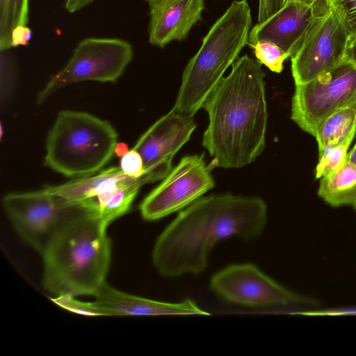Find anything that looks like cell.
Here are the masks:
<instances>
[{
  "label": "cell",
  "instance_id": "cell-20",
  "mask_svg": "<svg viewBox=\"0 0 356 356\" xmlns=\"http://www.w3.org/2000/svg\"><path fill=\"white\" fill-rule=\"evenodd\" d=\"M355 136V134H353L344 141L328 146L318 153L319 159L315 168V179H321L345 164L348 149Z\"/></svg>",
  "mask_w": 356,
  "mask_h": 356
},
{
  "label": "cell",
  "instance_id": "cell-4",
  "mask_svg": "<svg viewBox=\"0 0 356 356\" xmlns=\"http://www.w3.org/2000/svg\"><path fill=\"white\" fill-rule=\"evenodd\" d=\"M252 16L246 0H234L204 36L182 74L175 112L193 115L248 44Z\"/></svg>",
  "mask_w": 356,
  "mask_h": 356
},
{
  "label": "cell",
  "instance_id": "cell-26",
  "mask_svg": "<svg viewBox=\"0 0 356 356\" xmlns=\"http://www.w3.org/2000/svg\"><path fill=\"white\" fill-rule=\"evenodd\" d=\"M286 0H259L257 23L264 22L279 11Z\"/></svg>",
  "mask_w": 356,
  "mask_h": 356
},
{
  "label": "cell",
  "instance_id": "cell-7",
  "mask_svg": "<svg viewBox=\"0 0 356 356\" xmlns=\"http://www.w3.org/2000/svg\"><path fill=\"white\" fill-rule=\"evenodd\" d=\"M134 57V49L120 38H87L77 44L67 64L53 75L37 97L42 104L60 88L75 83L115 82Z\"/></svg>",
  "mask_w": 356,
  "mask_h": 356
},
{
  "label": "cell",
  "instance_id": "cell-23",
  "mask_svg": "<svg viewBox=\"0 0 356 356\" xmlns=\"http://www.w3.org/2000/svg\"><path fill=\"white\" fill-rule=\"evenodd\" d=\"M350 34L356 33V0H330Z\"/></svg>",
  "mask_w": 356,
  "mask_h": 356
},
{
  "label": "cell",
  "instance_id": "cell-6",
  "mask_svg": "<svg viewBox=\"0 0 356 356\" xmlns=\"http://www.w3.org/2000/svg\"><path fill=\"white\" fill-rule=\"evenodd\" d=\"M3 206L18 235L41 254L68 224L90 213L83 207L44 189L8 193Z\"/></svg>",
  "mask_w": 356,
  "mask_h": 356
},
{
  "label": "cell",
  "instance_id": "cell-16",
  "mask_svg": "<svg viewBox=\"0 0 356 356\" xmlns=\"http://www.w3.org/2000/svg\"><path fill=\"white\" fill-rule=\"evenodd\" d=\"M93 296L95 316L209 315L191 300L176 303L149 300L118 291L106 282Z\"/></svg>",
  "mask_w": 356,
  "mask_h": 356
},
{
  "label": "cell",
  "instance_id": "cell-22",
  "mask_svg": "<svg viewBox=\"0 0 356 356\" xmlns=\"http://www.w3.org/2000/svg\"><path fill=\"white\" fill-rule=\"evenodd\" d=\"M1 99L6 100L15 84L16 67L9 49L0 50Z\"/></svg>",
  "mask_w": 356,
  "mask_h": 356
},
{
  "label": "cell",
  "instance_id": "cell-25",
  "mask_svg": "<svg viewBox=\"0 0 356 356\" xmlns=\"http://www.w3.org/2000/svg\"><path fill=\"white\" fill-rule=\"evenodd\" d=\"M293 315L306 316H356V306L334 307L327 309H308L293 311L290 312Z\"/></svg>",
  "mask_w": 356,
  "mask_h": 356
},
{
  "label": "cell",
  "instance_id": "cell-28",
  "mask_svg": "<svg viewBox=\"0 0 356 356\" xmlns=\"http://www.w3.org/2000/svg\"><path fill=\"white\" fill-rule=\"evenodd\" d=\"M95 0H66L65 8L68 13H74L90 5Z\"/></svg>",
  "mask_w": 356,
  "mask_h": 356
},
{
  "label": "cell",
  "instance_id": "cell-24",
  "mask_svg": "<svg viewBox=\"0 0 356 356\" xmlns=\"http://www.w3.org/2000/svg\"><path fill=\"white\" fill-rule=\"evenodd\" d=\"M119 167L124 174L134 178H139L146 173L143 159L134 148L122 155Z\"/></svg>",
  "mask_w": 356,
  "mask_h": 356
},
{
  "label": "cell",
  "instance_id": "cell-27",
  "mask_svg": "<svg viewBox=\"0 0 356 356\" xmlns=\"http://www.w3.org/2000/svg\"><path fill=\"white\" fill-rule=\"evenodd\" d=\"M32 36V31L28 25L19 26L12 32L11 47L27 46Z\"/></svg>",
  "mask_w": 356,
  "mask_h": 356
},
{
  "label": "cell",
  "instance_id": "cell-13",
  "mask_svg": "<svg viewBox=\"0 0 356 356\" xmlns=\"http://www.w3.org/2000/svg\"><path fill=\"white\" fill-rule=\"evenodd\" d=\"M331 8L327 0H319L313 4L286 3L276 13L251 28L247 44L252 47L259 41H270L280 47L291 58Z\"/></svg>",
  "mask_w": 356,
  "mask_h": 356
},
{
  "label": "cell",
  "instance_id": "cell-17",
  "mask_svg": "<svg viewBox=\"0 0 356 356\" xmlns=\"http://www.w3.org/2000/svg\"><path fill=\"white\" fill-rule=\"evenodd\" d=\"M318 196L332 207L356 208V166L346 160L337 170L321 178Z\"/></svg>",
  "mask_w": 356,
  "mask_h": 356
},
{
  "label": "cell",
  "instance_id": "cell-31",
  "mask_svg": "<svg viewBox=\"0 0 356 356\" xmlns=\"http://www.w3.org/2000/svg\"><path fill=\"white\" fill-rule=\"evenodd\" d=\"M319 0H286V3L291 2V1H297L306 4H313L314 3L318 1ZM330 1V0H327Z\"/></svg>",
  "mask_w": 356,
  "mask_h": 356
},
{
  "label": "cell",
  "instance_id": "cell-11",
  "mask_svg": "<svg viewBox=\"0 0 356 356\" xmlns=\"http://www.w3.org/2000/svg\"><path fill=\"white\" fill-rule=\"evenodd\" d=\"M144 179L152 182L146 173L139 178L124 174L120 167H111L97 175L44 188L86 208L89 213L108 225L123 214L124 204L120 193L124 186Z\"/></svg>",
  "mask_w": 356,
  "mask_h": 356
},
{
  "label": "cell",
  "instance_id": "cell-15",
  "mask_svg": "<svg viewBox=\"0 0 356 356\" xmlns=\"http://www.w3.org/2000/svg\"><path fill=\"white\" fill-rule=\"evenodd\" d=\"M149 7V42L164 48L186 38L202 19L205 0H146Z\"/></svg>",
  "mask_w": 356,
  "mask_h": 356
},
{
  "label": "cell",
  "instance_id": "cell-21",
  "mask_svg": "<svg viewBox=\"0 0 356 356\" xmlns=\"http://www.w3.org/2000/svg\"><path fill=\"white\" fill-rule=\"evenodd\" d=\"M252 48L256 59L273 72L280 73L284 69V62L289 58L287 54L277 44L267 40L255 43Z\"/></svg>",
  "mask_w": 356,
  "mask_h": 356
},
{
  "label": "cell",
  "instance_id": "cell-12",
  "mask_svg": "<svg viewBox=\"0 0 356 356\" xmlns=\"http://www.w3.org/2000/svg\"><path fill=\"white\" fill-rule=\"evenodd\" d=\"M350 35L332 6L291 57L295 85L307 83L344 60Z\"/></svg>",
  "mask_w": 356,
  "mask_h": 356
},
{
  "label": "cell",
  "instance_id": "cell-1",
  "mask_svg": "<svg viewBox=\"0 0 356 356\" xmlns=\"http://www.w3.org/2000/svg\"><path fill=\"white\" fill-rule=\"evenodd\" d=\"M267 222V207L257 197L216 194L200 197L181 211L159 235L152 251L157 271L173 277L199 275L220 241L258 237Z\"/></svg>",
  "mask_w": 356,
  "mask_h": 356
},
{
  "label": "cell",
  "instance_id": "cell-14",
  "mask_svg": "<svg viewBox=\"0 0 356 356\" xmlns=\"http://www.w3.org/2000/svg\"><path fill=\"white\" fill-rule=\"evenodd\" d=\"M196 128L193 115L171 110L156 121L133 147L140 154L152 181L163 179L172 169L173 156Z\"/></svg>",
  "mask_w": 356,
  "mask_h": 356
},
{
  "label": "cell",
  "instance_id": "cell-3",
  "mask_svg": "<svg viewBox=\"0 0 356 356\" xmlns=\"http://www.w3.org/2000/svg\"><path fill=\"white\" fill-rule=\"evenodd\" d=\"M107 225L92 213L63 228L44 252V288L56 296H93L106 282L111 261Z\"/></svg>",
  "mask_w": 356,
  "mask_h": 356
},
{
  "label": "cell",
  "instance_id": "cell-2",
  "mask_svg": "<svg viewBox=\"0 0 356 356\" xmlns=\"http://www.w3.org/2000/svg\"><path fill=\"white\" fill-rule=\"evenodd\" d=\"M264 76L258 60L238 57L204 102L209 124L202 145L215 165L241 168L263 152L268 119Z\"/></svg>",
  "mask_w": 356,
  "mask_h": 356
},
{
  "label": "cell",
  "instance_id": "cell-29",
  "mask_svg": "<svg viewBox=\"0 0 356 356\" xmlns=\"http://www.w3.org/2000/svg\"><path fill=\"white\" fill-rule=\"evenodd\" d=\"M345 59L356 65V33L350 34L346 50Z\"/></svg>",
  "mask_w": 356,
  "mask_h": 356
},
{
  "label": "cell",
  "instance_id": "cell-30",
  "mask_svg": "<svg viewBox=\"0 0 356 356\" xmlns=\"http://www.w3.org/2000/svg\"><path fill=\"white\" fill-rule=\"evenodd\" d=\"M347 160L356 166V143L348 154Z\"/></svg>",
  "mask_w": 356,
  "mask_h": 356
},
{
  "label": "cell",
  "instance_id": "cell-10",
  "mask_svg": "<svg viewBox=\"0 0 356 356\" xmlns=\"http://www.w3.org/2000/svg\"><path fill=\"white\" fill-rule=\"evenodd\" d=\"M162 180L140 205L146 220H156L188 207L215 185L202 154L184 156Z\"/></svg>",
  "mask_w": 356,
  "mask_h": 356
},
{
  "label": "cell",
  "instance_id": "cell-5",
  "mask_svg": "<svg viewBox=\"0 0 356 356\" xmlns=\"http://www.w3.org/2000/svg\"><path fill=\"white\" fill-rule=\"evenodd\" d=\"M117 145V132L108 121L63 110L47 135L45 164L67 177L90 176L108 162Z\"/></svg>",
  "mask_w": 356,
  "mask_h": 356
},
{
  "label": "cell",
  "instance_id": "cell-19",
  "mask_svg": "<svg viewBox=\"0 0 356 356\" xmlns=\"http://www.w3.org/2000/svg\"><path fill=\"white\" fill-rule=\"evenodd\" d=\"M29 0H0V50L10 49L13 31L29 23Z\"/></svg>",
  "mask_w": 356,
  "mask_h": 356
},
{
  "label": "cell",
  "instance_id": "cell-8",
  "mask_svg": "<svg viewBox=\"0 0 356 356\" xmlns=\"http://www.w3.org/2000/svg\"><path fill=\"white\" fill-rule=\"evenodd\" d=\"M295 86L291 118L314 137L320 124L334 111L356 108V65L348 60Z\"/></svg>",
  "mask_w": 356,
  "mask_h": 356
},
{
  "label": "cell",
  "instance_id": "cell-18",
  "mask_svg": "<svg viewBox=\"0 0 356 356\" xmlns=\"http://www.w3.org/2000/svg\"><path fill=\"white\" fill-rule=\"evenodd\" d=\"M356 134V108H339L326 118L318 127L314 136L318 153L325 147L340 143Z\"/></svg>",
  "mask_w": 356,
  "mask_h": 356
},
{
  "label": "cell",
  "instance_id": "cell-9",
  "mask_svg": "<svg viewBox=\"0 0 356 356\" xmlns=\"http://www.w3.org/2000/svg\"><path fill=\"white\" fill-rule=\"evenodd\" d=\"M210 286L225 300L246 307L303 310L319 305L316 299L284 287L252 264H233L221 269L212 276Z\"/></svg>",
  "mask_w": 356,
  "mask_h": 356
}]
</instances>
